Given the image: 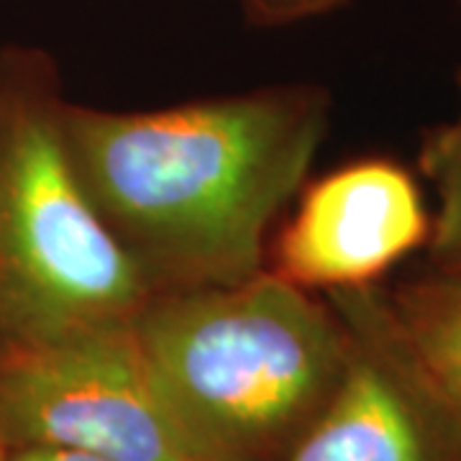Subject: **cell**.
I'll return each instance as SVG.
<instances>
[{
    "label": "cell",
    "instance_id": "obj_1",
    "mask_svg": "<svg viewBox=\"0 0 461 461\" xmlns=\"http://www.w3.org/2000/svg\"><path fill=\"white\" fill-rule=\"evenodd\" d=\"M329 121L323 87L267 85L147 111L67 100L65 139L95 213L159 295L262 275Z\"/></svg>",
    "mask_w": 461,
    "mask_h": 461
},
{
    "label": "cell",
    "instance_id": "obj_2",
    "mask_svg": "<svg viewBox=\"0 0 461 461\" xmlns=\"http://www.w3.org/2000/svg\"><path fill=\"white\" fill-rule=\"evenodd\" d=\"M133 333L193 461L280 459L329 402L351 346L329 297L267 269L151 295Z\"/></svg>",
    "mask_w": 461,
    "mask_h": 461
},
{
    "label": "cell",
    "instance_id": "obj_3",
    "mask_svg": "<svg viewBox=\"0 0 461 461\" xmlns=\"http://www.w3.org/2000/svg\"><path fill=\"white\" fill-rule=\"evenodd\" d=\"M65 105L47 51H0V339L8 341L133 321L151 297L77 177Z\"/></svg>",
    "mask_w": 461,
    "mask_h": 461
},
{
    "label": "cell",
    "instance_id": "obj_4",
    "mask_svg": "<svg viewBox=\"0 0 461 461\" xmlns=\"http://www.w3.org/2000/svg\"><path fill=\"white\" fill-rule=\"evenodd\" d=\"M0 444L193 461L151 384L133 321L0 339Z\"/></svg>",
    "mask_w": 461,
    "mask_h": 461
},
{
    "label": "cell",
    "instance_id": "obj_5",
    "mask_svg": "<svg viewBox=\"0 0 461 461\" xmlns=\"http://www.w3.org/2000/svg\"><path fill=\"white\" fill-rule=\"evenodd\" d=\"M430 213L411 169L366 157L305 182L267 249V272L315 295L377 285L426 247Z\"/></svg>",
    "mask_w": 461,
    "mask_h": 461
},
{
    "label": "cell",
    "instance_id": "obj_6",
    "mask_svg": "<svg viewBox=\"0 0 461 461\" xmlns=\"http://www.w3.org/2000/svg\"><path fill=\"white\" fill-rule=\"evenodd\" d=\"M351 333L329 402L277 461H441L461 429L433 400L382 311L377 285L326 295Z\"/></svg>",
    "mask_w": 461,
    "mask_h": 461
},
{
    "label": "cell",
    "instance_id": "obj_7",
    "mask_svg": "<svg viewBox=\"0 0 461 461\" xmlns=\"http://www.w3.org/2000/svg\"><path fill=\"white\" fill-rule=\"evenodd\" d=\"M377 290L405 357L461 429V272L430 267L420 277Z\"/></svg>",
    "mask_w": 461,
    "mask_h": 461
},
{
    "label": "cell",
    "instance_id": "obj_8",
    "mask_svg": "<svg viewBox=\"0 0 461 461\" xmlns=\"http://www.w3.org/2000/svg\"><path fill=\"white\" fill-rule=\"evenodd\" d=\"M459 108L454 118L438 123L423 136L418 167L436 193V213L430 215L429 262L436 269L461 272V67Z\"/></svg>",
    "mask_w": 461,
    "mask_h": 461
},
{
    "label": "cell",
    "instance_id": "obj_9",
    "mask_svg": "<svg viewBox=\"0 0 461 461\" xmlns=\"http://www.w3.org/2000/svg\"><path fill=\"white\" fill-rule=\"evenodd\" d=\"M346 3L348 0H239L249 23L262 29H285L330 16Z\"/></svg>",
    "mask_w": 461,
    "mask_h": 461
},
{
    "label": "cell",
    "instance_id": "obj_10",
    "mask_svg": "<svg viewBox=\"0 0 461 461\" xmlns=\"http://www.w3.org/2000/svg\"><path fill=\"white\" fill-rule=\"evenodd\" d=\"M8 461H118L83 451H67V448H14Z\"/></svg>",
    "mask_w": 461,
    "mask_h": 461
},
{
    "label": "cell",
    "instance_id": "obj_11",
    "mask_svg": "<svg viewBox=\"0 0 461 461\" xmlns=\"http://www.w3.org/2000/svg\"><path fill=\"white\" fill-rule=\"evenodd\" d=\"M8 454H11V451H8L5 446L0 444V461H8Z\"/></svg>",
    "mask_w": 461,
    "mask_h": 461
},
{
    "label": "cell",
    "instance_id": "obj_12",
    "mask_svg": "<svg viewBox=\"0 0 461 461\" xmlns=\"http://www.w3.org/2000/svg\"><path fill=\"white\" fill-rule=\"evenodd\" d=\"M459 5H461V0H459Z\"/></svg>",
    "mask_w": 461,
    "mask_h": 461
}]
</instances>
